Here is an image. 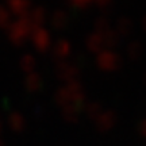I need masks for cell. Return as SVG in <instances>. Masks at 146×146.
<instances>
[{
  "label": "cell",
  "instance_id": "obj_1",
  "mask_svg": "<svg viewBox=\"0 0 146 146\" xmlns=\"http://www.w3.org/2000/svg\"><path fill=\"white\" fill-rule=\"evenodd\" d=\"M74 5H77V7H87L88 4H91L94 0H70Z\"/></svg>",
  "mask_w": 146,
  "mask_h": 146
}]
</instances>
